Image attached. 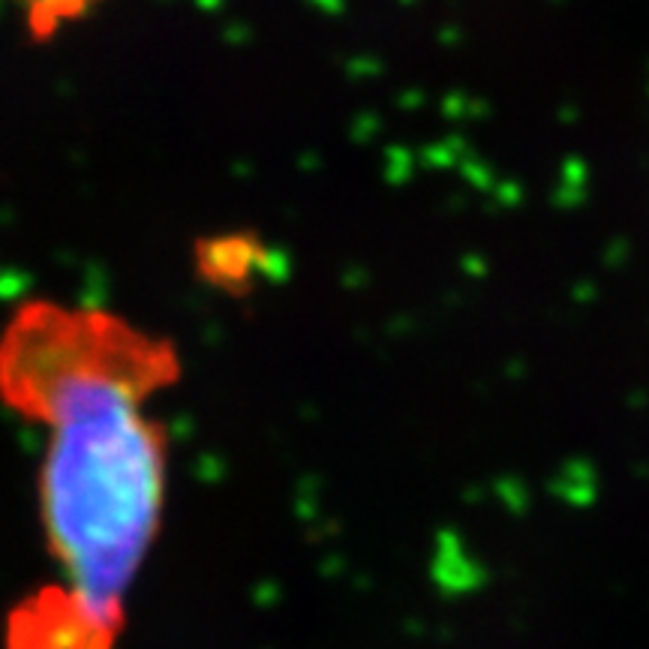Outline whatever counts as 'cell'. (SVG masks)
<instances>
[{"mask_svg":"<svg viewBox=\"0 0 649 649\" xmlns=\"http://www.w3.org/2000/svg\"><path fill=\"white\" fill-rule=\"evenodd\" d=\"M180 376L171 340L51 297L0 328V403L45 430L40 508L58 580L6 626V649H117L169 496L153 403Z\"/></svg>","mask_w":649,"mask_h":649,"instance_id":"obj_1","label":"cell"},{"mask_svg":"<svg viewBox=\"0 0 649 649\" xmlns=\"http://www.w3.org/2000/svg\"><path fill=\"white\" fill-rule=\"evenodd\" d=\"M36 40H54L60 31L87 18L103 0H13Z\"/></svg>","mask_w":649,"mask_h":649,"instance_id":"obj_2","label":"cell"}]
</instances>
